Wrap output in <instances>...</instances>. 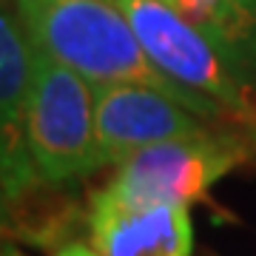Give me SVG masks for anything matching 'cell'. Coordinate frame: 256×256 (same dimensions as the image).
Returning a JSON list of instances; mask_svg holds the SVG:
<instances>
[{
    "mask_svg": "<svg viewBox=\"0 0 256 256\" xmlns=\"http://www.w3.org/2000/svg\"><path fill=\"white\" fill-rule=\"evenodd\" d=\"M28 40L40 52L97 82H140L168 94L202 120H225V108L160 72L114 0H14Z\"/></svg>",
    "mask_w": 256,
    "mask_h": 256,
    "instance_id": "obj_1",
    "label": "cell"
},
{
    "mask_svg": "<svg viewBox=\"0 0 256 256\" xmlns=\"http://www.w3.org/2000/svg\"><path fill=\"white\" fill-rule=\"evenodd\" d=\"M160 72L220 102L230 120L256 134L254 68L180 14L165 0H114Z\"/></svg>",
    "mask_w": 256,
    "mask_h": 256,
    "instance_id": "obj_2",
    "label": "cell"
},
{
    "mask_svg": "<svg viewBox=\"0 0 256 256\" xmlns=\"http://www.w3.org/2000/svg\"><path fill=\"white\" fill-rule=\"evenodd\" d=\"M26 142L37 180L63 185L106 165L94 131V82L34 46Z\"/></svg>",
    "mask_w": 256,
    "mask_h": 256,
    "instance_id": "obj_3",
    "label": "cell"
},
{
    "mask_svg": "<svg viewBox=\"0 0 256 256\" xmlns=\"http://www.w3.org/2000/svg\"><path fill=\"white\" fill-rule=\"evenodd\" d=\"M248 160V142L234 131L210 128L205 134L154 142L128 154L106 185L126 200L176 202L191 208L208 200L210 188Z\"/></svg>",
    "mask_w": 256,
    "mask_h": 256,
    "instance_id": "obj_4",
    "label": "cell"
},
{
    "mask_svg": "<svg viewBox=\"0 0 256 256\" xmlns=\"http://www.w3.org/2000/svg\"><path fill=\"white\" fill-rule=\"evenodd\" d=\"M94 131L106 165H117L140 148L210 131L208 120L168 94L140 82L94 86Z\"/></svg>",
    "mask_w": 256,
    "mask_h": 256,
    "instance_id": "obj_5",
    "label": "cell"
},
{
    "mask_svg": "<svg viewBox=\"0 0 256 256\" xmlns=\"http://www.w3.org/2000/svg\"><path fill=\"white\" fill-rule=\"evenodd\" d=\"M88 242L102 256H194L185 205L140 202L102 188L88 208Z\"/></svg>",
    "mask_w": 256,
    "mask_h": 256,
    "instance_id": "obj_6",
    "label": "cell"
},
{
    "mask_svg": "<svg viewBox=\"0 0 256 256\" xmlns=\"http://www.w3.org/2000/svg\"><path fill=\"white\" fill-rule=\"evenodd\" d=\"M34 43L18 14L0 6V188L14 202L40 185L26 142V94Z\"/></svg>",
    "mask_w": 256,
    "mask_h": 256,
    "instance_id": "obj_7",
    "label": "cell"
},
{
    "mask_svg": "<svg viewBox=\"0 0 256 256\" xmlns=\"http://www.w3.org/2000/svg\"><path fill=\"white\" fill-rule=\"evenodd\" d=\"M188 23L256 72V0H168Z\"/></svg>",
    "mask_w": 256,
    "mask_h": 256,
    "instance_id": "obj_8",
    "label": "cell"
},
{
    "mask_svg": "<svg viewBox=\"0 0 256 256\" xmlns=\"http://www.w3.org/2000/svg\"><path fill=\"white\" fill-rule=\"evenodd\" d=\"M57 256H102V254H97L92 245H82V242H68V245H63L60 250H57Z\"/></svg>",
    "mask_w": 256,
    "mask_h": 256,
    "instance_id": "obj_9",
    "label": "cell"
},
{
    "mask_svg": "<svg viewBox=\"0 0 256 256\" xmlns=\"http://www.w3.org/2000/svg\"><path fill=\"white\" fill-rule=\"evenodd\" d=\"M6 194H3V188H0V230H3V222H6Z\"/></svg>",
    "mask_w": 256,
    "mask_h": 256,
    "instance_id": "obj_10",
    "label": "cell"
},
{
    "mask_svg": "<svg viewBox=\"0 0 256 256\" xmlns=\"http://www.w3.org/2000/svg\"><path fill=\"white\" fill-rule=\"evenodd\" d=\"M0 256H23L18 250V248H3V250H0Z\"/></svg>",
    "mask_w": 256,
    "mask_h": 256,
    "instance_id": "obj_11",
    "label": "cell"
},
{
    "mask_svg": "<svg viewBox=\"0 0 256 256\" xmlns=\"http://www.w3.org/2000/svg\"><path fill=\"white\" fill-rule=\"evenodd\" d=\"M3 3H6V0H0V6H3Z\"/></svg>",
    "mask_w": 256,
    "mask_h": 256,
    "instance_id": "obj_12",
    "label": "cell"
},
{
    "mask_svg": "<svg viewBox=\"0 0 256 256\" xmlns=\"http://www.w3.org/2000/svg\"><path fill=\"white\" fill-rule=\"evenodd\" d=\"M165 3H168V0H165Z\"/></svg>",
    "mask_w": 256,
    "mask_h": 256,
    "instance_id": "obj_13",
    "label": "cell"
}]
</instances>
